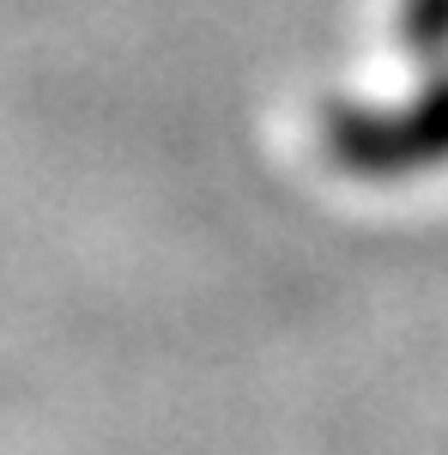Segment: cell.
Returning a JSON list of instances; mask_svg holds the SVG:
<instances>
[{
  "label": "cell",
  "mask_w": 448,
  "mask_h": 455,
  "mask_svg": "<svg viewBox=\"0 0 448 455\" xmlns=\"http://www.w3.org/2000/svg\"><path fill=\"white\" fill-rule=\"evenodd\" d=\"M327 164L364 182H400L448 164V68H436L406 104H327L321 109Z\"/></svg>",
  "instance_id": "1"
},
{
  "label": "cell",
  "mask_w": 448,
  "mask_h": 455,
  "mask_svg": "<svg viewBox=\"0 0 448 455\" xmlns=\"http://www.w3.org/2000/svg\"><path fill=\"white\" fill-rule=\"evenodd\" d=\"M400 36L418 61L448 68V0H400Z\"/></svg>",
  "instance_id": "2"
}]
</instances>
